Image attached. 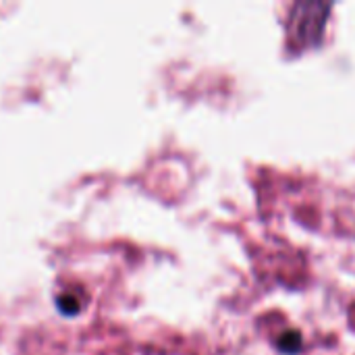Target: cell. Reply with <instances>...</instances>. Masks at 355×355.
<instances>
[{"label": "cell", "mask_w": 355, "mask_h": 355, "mask_svg": "<svg viewBox=\"0 0 355 355\" xmlns=\"http://www.w3.org/2000/svg\"><path fill=\"white\" fill-rule=\"evenodd\" d=\"M279 345H281V349H283V352H297V349H300V345H302V337H300L295 331L285 333V335H283V339L279 341Z\"/></svg>", "instance_id": "cell-1"}]
</instances>
